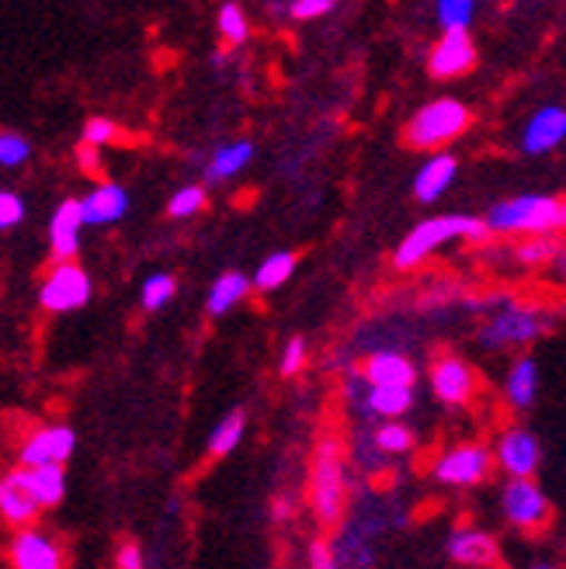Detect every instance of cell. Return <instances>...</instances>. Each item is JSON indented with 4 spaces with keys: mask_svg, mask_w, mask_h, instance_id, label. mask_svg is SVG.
Wrapping results in <instances>:
<instances>
[{
    "mask_svg": "<svg viewBox=\"0 0 566 569\" xmlns=\"http://www.w3.org/2000/svg\"><path fill=\"white\" fill-rule=\"evenodd\" d=\"M487 320L476 330V345L487 355H522L553 330L556 317L539 302L487 299Z\"/></svg>",
    "mask_w": 566,
    "mask_h": 569,
    "instance_id": "1",
    "label": "cell"
},
{
    "mask_svg": "<svg viewBox=\"0 0 566 569\" xmlns=\"http://www.w3.org/2000/svg\"><path fill=\"white\" fill-rule=\"evenodd\" d=\"M490 237H563L566 233V198L553 191H522L500 198L484 216Z\"/></svg>",
    "mask_w": 566,
    "mask_h": 569,
    "instance_id": "2",
    "label": "cell"
},
{
    "mask_svg": "<svg viewBox=\"0 0 566 569\" xmlns=\"http://www.w3.org/2000/svg\"><path fill=\"white\" fill-rule=\"evenodd\" d=\"M490 240V230L484 216H469V212H445L420 219L414 230L396 243L393 250V268L396 271H417L420 264H428L435 253L448 243H484Z\"/></svg>",
    "mask_w": 566,
    "mask_h": 569,
    "instance_id": "3",
    "label": "cell"
},
{
    "mask_svg": "<svg viewBox=\"0 0 566 569\" xmlns=\"http://www.w3.org/2000/svg\"><path fill=\"white\" fill-rule=\"evenodd\" d=\"M348 455L334 435L320 438L309 459L306 503L320 525H337L348 510Z\"/></svg>",
    "mask_w": 566,
    "mask_h": 569,
    "instance_id": "4",
    "label": "cell"
},
{
    "mask_svg": "<svg viewBox=\"0 0 566 569\" xmlns=\"http://www.w3.org/2000/svg\"><path fill=\"white\" fill-rule=\"evenodd\" d=\"M469 126H473V111L466 101L431 98V101H424L404 126V142L410 150L435 153V150H445L448 142H456L459 136H466Z\"/></svg>",
    "mask_w": 566,
    "mask_h": 569,
    "instance_id": "5",
    "label": "cell"
},
{
    "mask_svg": "<svg viewBox=\"0 0 566 569\" xmlns=\"http://www.w3.org/2000/svg\"><path fill=\"white\" fill-rule=\"evenodd\" d=\"M494 476V455L484 441H459L435 455L431 479L445 490H476Z\"/></svg>",
    "mask_w": 566,
    "mask_h": 569,
    "instance_id": "6",
    "label": "cell"
},
{
    "mask_svg": "<svg viewBox=\"0 0 566 569\" xmlns=\"http://www.w3.org/2000/svg\"><path fill=\"white\" fill-rule=\"evenodd\" d=\"M497 503L504 525L522 535H539L553 521V503L535 479H504Z\"/></svg>",
    "mask_w": 566,
    "mask_h": 569,
    "instance_id": "7",
    "label": "cell"
},
{
    "mask_svg": "<svg viewBox=\"0 0 566 569\" xmlns=\"http://www.w3.org/2000/svg\"><path fill=\"white\" fill-rule=\"evenodd\" d=\"M494 469L504 479H535L543 469V441L525 423H507L497 431L494 445Z\"/></svg>",
    "mask_w": 566,
    "mask_h": 569,
    "instance_id": "8",
    "label": "cell"
},
{
    "mask_svg": "<svg viewBox=\"0 0 566 569\" xmlns=\"http://www.w3.org/2000/svg\"><path fill=\"white\" fill-rule=\"evenodd\" d=\"M428 382H431L435 400L451 410H466L479 396V372L456 351L435 355V361L428 368Z\"/></svg>",
    "mask_w": 566,
    "mask_h": 569,
    "instance_id": "9",
    "label": "cell"
},
{
    "mask_svg": "<svg viewBox=\"0 0 566 569\" xmlns=\"http://www.w3.org/2000/svg\"><path fill=\"white\" fill-rule=\"evenodd\" d=\"M39 302L46 312H56V317L83 309L91 302V274L77 261H52L39 284Z\"/></svg>",
    "mask_w": 566,
    "mask_h": 569,
    "instance_id": "10",
    "label": "cell"
},
{
    "mask_svg": "<svg viewBox=\"0 0 566 569\" xmlns=\"http://www.w3.org/2000/svg\"><path fill=\"white\" fill-rule=\"evenodd\" d=\"M351 403L369 420H404L414 410V386H365L361 376H348Z\"/></svg>",
    "mask_w": 566,
    "mask_h": 569,
    "instance_id": "11",
    "label": "cell"
},
{
    "mask_svg": "<svg viewBox=\"0 0 566 569\" xmlns=\"http://www.w3.org/2000/svg\"><path fill=\"white\" fill-rule=\"evenodd\" d=\"M8 562L11 569H67V552L60 546V538L28 525L14 531L8 546Z\"/></svg>",
    "mask_w": 566,
    "mask_h": 569,
    "instance_id": "12",
    "label": "cell"
},
{
    "mask_svg": "<svg viewBox=\"0 0 566 569\" xmlns=\"http://www.w3.org/2000/svg\"><path fill=\"white\" fill-rule=\"evenodd\" d=\"M77 448V435L67 423H42L28 435L18 448V466L21 469H39V466H63Z\"/></svg>",
    "mask_w": 566,
    "mask_h": 569,
    "instance_id": "13",
    "label": "cell"
},
{
    "mask_svg": "<svg viewBox=\"0 0 566 569\" xmlns=\"http://www.w3.org/2000/svg\"><path fill=\"white\" fill-rule=\"evenodd\" d=\"M445 552L451 562H459L466 569H497L504 562L497 535L476 525L451 528V535L445 538Z\"/></svg>",
    "mask_w": 566,
    "mask_h": 569,
    "instance_id": "14",
    "label": "cell"
},
{
    "mask_svg": "<svg viewBox=\"0 0 566 569\" xmlns=\"http://www.w3.org/2000/svg\"><path fill=\"white\" fill-rule=\"evenodd\" d=\"M566 142V104H543L525 119L518 132V150L525 157H546Z\"/></svg>",
    "mask_w": 566,
    "mask_h": 569,
    "instance_id": "15",
    "label": "cell"
},
{
    "mask_svg": "<svg viewBox=\"0 0 566 569\" xmlns=\"http://www.w3.org/2000/svg\"><path fill=\"white\" fill-rule=\"evenodd\" d=\"M539 386H543V368L528 351L515 355L504 368V379H500V396H504V407L512 413H528L535 403H539Z\"/></svg>",
    "mask_w": 566,
    "mask_h": 569,
    "instance_id": "16",
    "label": "cell"
},
{
    "mask_svg": "<svg viewBox=\"0 0 566 569\" xmlns=\"http://www.w3.org/2000/svg\"><path fill=\"white\" fill-rule=\"evenodd\" d=\"M479 63V49L469 32H441V39L428 52V73L435 80H459L473 73Z\"/></svg>",
    "mask_w": 566,
    "mask_h": 569,
    "instance_id": "17",
    "label": "cell"
},
{
    "mask_svg": "<svg viewBox=\"0 0 566 569\" xmlns=\"http://www.w3.org/2000/svg\"><path fill=\"white\" fill-rule=\"evenodd\" d=\"M39 515L42 507L32 497V487H28V472L18 466L0 476V521L11 528H28L39 521Z\"/></svg>",
    "mask_w": 566,
    "mask_h": 569,
    "instance_id": "18",
    "label": "cell"
},
{
    "mask_svg": "<svg viewBox=\"0 0 566 569\" xmlns=\"http://www.w3.org/2000/svg\"><path fill=\"white\" fill-rule=\"evenodd\" d=\"M459 178V160L456 153H448V150H435L428 153V160H424L417 167V174H414V198L420 206H431L438 202V198L456 184Z\"/></svg>",
    "mask_w": 566,
    "mask_h": 569,
    "instance_id": "19",
    "label": "cell"
},
{
    "mask_svg": "<svg viewBox=\"0 0 566 569\" xmlns=\"http://www.w3.org/2000/svg\"><path fill=\"white\" fill-rule=\"evenodd\" d=\"M80 230H83V212H80V198H63L56 206L49 219V250L52 261H73L80 250Z\"/></svg>",
    "mask_w": 566,
    "mask_h": 569,
    "instance_id": "20",
    "label": "cell"
},
{
    "mask_svg": "<svg viewBox=\"0 0 566 569\" xmlns=\"http://www.w3.org/2000/svg\"><path fill=\"white\" fill-rule=\"evenodd\" d=\"M358 376L365 386H417V365L404 351H373L361 361Z\"/></svg>",
    "mask_w": 566,
    "mask_h": 569,
    "instance_id": "21",
    "label": "cell"
},
{
    "mask_svg": "<svg viewBox=\"0 0 566 569\" xmlns=\"http://www.w3.org/2000/svg\"><path fill=\"white\" fill-rule=\"evenodd\" d=\"M83 226H111L129 212V191L116 181H101L80 198Z\"/></svg>",
    "mask_w": 566,
    "mask_h": 569,
    "instance_id": "22",
    "label": "cell"
},
{
    "mask_svg": "<svg viewBox=\"0 0 566 569\" xmlns=\"http://www.w3.org/2000/svg\"><path fill=\"white\" fill-rule=\"evenodd\" d=\"M254 160V142L250 139H234V142H222V147L206 160V181L219 184V181H230L237 178L240 170Z\"/></svg>",
    "mask_w": 566,
    "mask_h": 569,
    "instance_id": "23",
    "label": "cell"
},
{
    "mask_svg": "<svg viewBox=\"0 0 566 569\" xmlns=\"http://www.w3.org/2000/svg\"><path fill=\"white\" fill-rule=\"evenodd\" d=\"M373 448L379 459H400V455H410L417 448V435L414 427H407L404 420H379L369 435Z\"/></svg>",
    "mask_w": 566,
    "mask_h": 569,
    "instance_id": "24",
    "label": "cell"
},
{
    "mask_svg": "<svg viewBox=\"0 0 566 569\" xmlns=\"http://www.w3.org/2000/svg\"><path fill=\"white\" fill-rule=\"evenodd\" d=\"M250 296V278L244 271H226L212 281L209 299H206V312L209 317H226L237 302H244Z\"/></svg>",
    "mask_w": 566,
    "mask_h": 569,
    "instance_id": "25",
    "label": "cell"
},
{
    "mask_svg": "<svg viewBox=\"0 0 566 569\" xmlns=\"http://www.w3.org/2000/svg\"><path fill=\"white\" fill-rule=\"evenodd\" d=\"M28 472V487H32V497L39 500L42 510L63 503L67 497V472L63 466H39V469H24Z\"/></svg>",
    "mask_w": 566,
    "mask_h": 569,
    "instance_id": "26",
    "label": "cell"
},
{
    "mask_svg": "<svg viewBox=\"0 0 566 569\" xmlns=\"http://www.w3.org/2000/svg\"><path fill=\"white\" fill-rule=\"evenodd\" d=\"M296 271V253L292 250H278V253H268V258L258 264V271H254L250 278V289H258V292H275L281 289Z\"/></svg>",
    "mask_w": 566,
    "mask_h": 569,
    "instance_id": "27",
    "label": "cell"
},
{
    "mask_svg": "<svg viewBox=\"0 0 566 569\" xmlns=\"http://www.w3.org/2000/svg\"><path fill=\"white\" fill-rule=\"evenodd\" d=\"M247 435V413L244 410H230L209 435V455L212 459H226V455H234L237 445L244 441Z\"/></svg>",
    "mask_w": 566,
    "mask_h": 569,
    "instance_id": "28",
    "label": "cell"
},
{
    "mask_svg": "<svg viewBox=\"0 0 566 569\" xmlns=\"http://www.w3.org/2000/svg\"><path fill=\"white\" fill-rule=\"evenodd\" d=\"M479 11V0H435V21L441 32H469Z\"/></svg>",
    "mask_w": 566,
    "mask_h": 569,
    "instance_id": "29",
    "label": "cell"
},
{
    "mask_svg": "<svg viewBox=\"0 0 566 569\" xmlns=\"http://www.w3.org/2000/svg\"><path fill=\"white\" fill-rule=\"evenodd\" d=\"M559 243H563L559 237H522L515 247V264H522L528 271H546Z\"/></svg>",
    "mask_w": 566,
    "mask_h": 569,
    "instance_id": "30",
    "label": "cell"
},
{
    "mask_svg": "<svg viewBox=\"0 0 566 569\" xmlns=\"http://www.w3.org/2000/svg\"><path fill=\"white\" fill-rule=\"evenodd\" d=\"M216 28H219V39L234 49L250 39V21H247V14L237 0H222V8L216 14Z\"/></svg>",
    "mask_w": 566,
    "mask_h": 569,
    "instance_id": "31",
    "label": "cell"
},
{
    "mask_svg": "<svg viewBox=\"0 0 566 569\" xmlns=\"http://www.w3.org/2000/svg\"><path fill=\"white\" fill-rule=\"evenodd\" d=\"M175 292H178L175 274L157 271V274H150V278L143 281V289H139V302H143L147 312H157V309H163L167 302L175 299Z\"/></svg>",
    "mask_w": 566,
    "mask_h": 569,
    "instance_id": "32",
    "label": "cell"
},
{
    "mask_svg": "<svg viewBox=\"0 0 566 569\" xmlns=\"http://www.w3.org/2000/svg\"><path fill=\"white\" fill-rule=\"evenodd\" d=\"M206 209V188L202 184H185L175 191V198L167 202V216L171 219H191L195 212Z\"/></svg>",
    "mask_w": 566,
    "mask_h": 569,
    "instance_id": "33",
    "label": "cell"
},
{
    "mask_svg": "<svg viewBox=\"0 0 566 569\" xmlns=\"http://www.w3.org/2000/svg\"><path fill=\"white\" fill-rule=\"evenodd\" d=\"M306 358H309L306 337H289L286 348H281V355H278V376L296 379L302 368H306Z\"/></svg>",
    "mask_w": 566,
    "mask_h": 569,
    "instance_id": "34",
    "label": "cell"
},
{
    "mask_svg": "<svg viewBox=\"0 0 566 569\" xmlns=\"http://www.w3.org/2000/svg\"><path fill=\"white\" fill-rule=\"evenodd\" d=\"M32 157V142L21 132H0V167H21Z\"/></svg>",
    "mask_w": 566,
    "mask_h": 569,
    "instance_id": "35",
    "label": "cell"
},
{
    "mask_svg": "<svg viewBox=\"0 0 566 569\" xmlns=\"http://www.w3.org/2000/svg\"><path fill=\"white\" fill-rule=\"evenodd\" d=\"M122 132H119V126L116 122H108V119H101V116H95V119H88V126H83V136H80V142H88V147H108V142H116Z\"/></svg>",
    "mask_w": 566,
    "mask_h": 569,
    "instance_id": "36",
    "label": "cell"
},
{
    "mask_svg": "<svg viewBox=\"0 0 566 569\" xmlns=\"http://www.w3.org/2000/svg\"><path fill=\"white\" fill-rule=\"evenodd\" d=\"M24 219V202L14 191H0V233L14 230V226Z\"/></svg>",
    "mask_w": 566,
    "mask_h": 569,
    "instance_id": "37",
    "label": "cell"
},
{
    "mask_svg": "<svg viewBox=\"0 0 566 569\" xmlns=\"http://www.w3.org/2000/svg\"><path fill=\"white\" fill-rule=\"evenodd\" d=\"M337 8V0H292L289 4V14L296 21H317L324 14H330Z\"/></svg>",
    "mask_w": 566,
    "mask_h": 569,
    "instance_id": "38",
    "label": "cell"
},
{
    "mask_svg": "<svg viewBox=\"0 0 566 569\" xmlns=\"http://www.w3.org/2000/svg\"><path fill=\"white\" fill-rule=\"evenodd\" d=\"M306 562H309V569H341V562H337V552H334V546L327 542V538H317V542L309 546Z\"/></svg>",
    "mask_w": 566,
    "mask_h": 569,
    "instance_id": "39",
    "label": "cell"
},
{
    "mask_svg": "<svg viewBox=\"0 0 566 569\" xmlns=\"http://www.w3.org/2000/svg\"><path fill=\"white\" fill-rule=\"evenodd\" d=\"M116 569H147V552L136 542H122L116 549Z\"/></svg>",
    "mask_w": 566,
    "mask_h": 569,
    "instance_id": "40",
    "label": "cell"
},
{
    "mask_svg": "<svg viewBox=\"0 0 566 569\" xmlns=\"http://www.w3.org/2000/svg\"><path fill=\"white\" fill-rule=\"evenodd\" d=\"M77 163L83 167V174L98 178V174H101V153H98V147H88V142H80V150H77Z\"/></svg>",
    "mask_w": 566,
    "mask_h": 569,
    "instance_id": "41",
    "label": "cell"
},
{
    "mask_svg": "<svg viewBox=\"0 0 566 569\" xmlns=\"http://www.w3.org/2000/svg\"><path fill=\"white\" fill-rule=\"evenodd\" d=\"M546 271H549V278L556 284H563V289H566V243H559V250L553 253V261L546 264Z\"/></svg>",
    "mask_w": 566,
    "mask_h": 569,
    "instance_id": "42",
    "label": "cell"
},
{
    "mask_svg": "<svg viewBox=\"0 0 566 569\" xmlns=\"http://www.w3.org/2000/svg\"><path fill=\"white\" fill-rule=\"evenodd\" d=\"M292 510H296V507H292V500H289V497H278V500L271 503L275 521H289V518H292Z\"/></svg>",
    "mask_w": 566,
    "mask_h": 569,
    "instance_id": "43",
    "label": "cell"
},
{
    "mask_svg": "<svg viewBox=\"0 0 566 569\" xmlns=\"http://www.w3.org/2000/svg\"><path fill=\"white\" fill-rule=\"evenodd\" d=\"M528 569H559V562H553V559H535Z\"/></svg>",
    "mask_w": 566,
    "mask_h": 569,
    "instance_id": "44",
    "label": "cell"
}]
</instances>
